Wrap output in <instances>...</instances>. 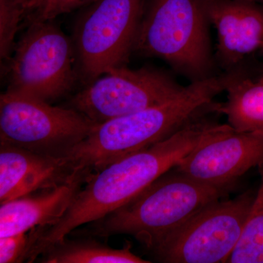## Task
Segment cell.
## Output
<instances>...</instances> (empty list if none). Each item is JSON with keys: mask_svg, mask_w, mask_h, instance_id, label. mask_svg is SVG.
<instances>
[{"mask_svg": "<svg viewBox=\"0 0 263 263\" xmlns=\"http://www.w3.org/2000/svg\"><path fill=\"white\" fill-rule=\"evenodd\" d=\"M34 232L0 238V262H22L28 258L34 245Z\"/></svg>", "mask_w": 263, "mask_h": 263, "instance_id": "cell-19", "label": "cell"}, {"mask_svg": "<svg viewBox=\"0 0 263 263\" xmlns=\"http://www.w3.org/2000/svg\"><path fill=\"white\" fill-rule=\"evenodd\" d=\"M145 0H95L74 27L79 80L86 85L125 66L133 51Z\"/></svg>", "mask_w": 263, "mask_h": 263, "instance_id": "cell-7", "label": "cell"}, {"mask_svg": "<svg viewBox=\"0 0 263 263\" xmlns=\"http://www.w3.org/2000/svg\"><path fill=\"white\" fill-rule=\"evenodd\" d=\"M52 21L29 23L4 68L7 91L51 103L79 80L72 41Z\"/></svg>", "mask_w": 263, "mask_h": 263, "instance_id": "cell-5", "label": "cell"}, {"mask_svg": "<svg viewBox=\"0 0 263 263\" xmlns=\"http://www.w3.org/2000/svg\"><path fill=\"white\" fill-rule=\"evenodd\" d=\"M93 174L80 167L67 182L1 204L0 238L53 226L60 221Z\"/></svg>", "mask_w": 263, "mask_h": 263, "instance_id": "cell-13", "label": "cell"}, {"mask_svg": "<svg viewBox=\"0 0 263 263\" xmlns=\"http://www.w3.org/2000/svg\"><path fill=\"white\" fill-rule=\"evenodd\" d=\"M226 91L227 101L214 103V111L224 114L235 132L263 134V78L250 77L235 69Z\"/></svg>", "mask_w": 263, "mask_h": 263, "instance_id": "cell-14", "label": "cell"}, {"mask_svg": "<svg viewBox=\"0 0 263 263\" xmlns=\"http://www.w3.org/2000/svg\"><path fill=\"white\" fill-rule=\"evenodd\" d=\"M262 49H263V45H262Z\"/></svg>", "mask_w": 263, "mask_h": 263, "instance_id": "cell-21", "label": "cell"}, {"mask_svg": "<svg viewBox=\"0 0 263 263\" xmlns=\"http://www.w3.org/2000/svg\"><path fill=\"white\" fill-rule=\"evenodd\" d=\"M45 263H148L129 248L117 249L95 240H67L52 246L42 254Z\"/></svg>", "mask_w": 263, "mask_h": 263, "instance_id": "cell-15", "label": "cell"}, {"mask_svg": "<svg viewBox=\"0 0 263 263\" xmlns=\"http://www.w3.org/2000/svg\"><path fill=\"white\" fill-rule=\"evenodd\" d=\"M230 73L194 81L165 103L99 124L67 157L78 167L97 173L164 141L205 112L213 111V100L226 91Z\"/></svg>", "mask_w": 263, "mask_h": 263, "instance_id": "cell-2", "label": "cell"}, {"mask_svg": "<svg viewBox=\"0 0 263 263\" xmlns=\"http://www.w3.org/2000/svg\"><path fill=\"white\" fill-rule=\"evenodd\" d=\"M245 1L254 2L257 3H263V0H245Z\"/></svg>", "mask_w": 263, "mask_h": 263, "instance_id": "cell-20", "label": "cell"}, {"mask_svg": "<svg viewBox=\"0 0 263 263\" xmlns=\"http://www.w3.org/2000/svg\"><path fill=\"white\" fill-rule=\"evenodd\" d=\"M29 1L0 0V57L3 65L11 57L15 34L22 18L27 15Z\"/></svg>", "mask_w": 263, "mask_h": 263, "instance_id": "cell-17", "label": "cell"}, {"mask_svg": "<svg viewBox=\"0 0 263 263\" xmlns=\"http://www.w3.org/2000/svg\"><path fill=\"white\" fill-rule=\"evenodd\" d=\"M183 88L157 69L122 66L86 85L71 100L70 108L100 124L165 103Z\"/></svg>", "mask_w": 263, "mask_h": 263, "instance_id": "cell-9", "label": "cell"}, {"mask_svg": "<svg viewBox=\"0 0 263 263\" xmlns=\"http://www.w3.org/2000/svg\"><path fill=\"white\" fill-rule=\"evenodd\" d=\"M262 165L263 134L238 133L222 124L174 168L202 182L230 185L249 170Z\"/></svg>", "mask_w": 263, "mask_h": 263, "instance_id": "cell-10", "label": "cell"}, {"mask_svg": "<svg viewBox=\"0 0 263 263\" xmlns=\"http://www.w3.org/2000/svg\"><path fill=\"white\" fill-rule=\"evenodd\" d=\"M258 171L260 185L240 239L226 262L263 263V165Z\"/></svg>", "mask_w": 263, "mask_h": 263, "instance_id": "cell-16", "label": "cell"}, {"mask_svg": "<svg viewBox=\"0 0 263 263\" xmlns=\"http://www.w3.org/2000/svg\"><path fill=\"white\" fill-rule=\"evenodd\" d=\"M79 168L69 157L43 155L0 143V204L63 184Z\"/></svg>", "mask_w": 263, "mask_h": 263, "instance_id": "cell-11", "label": "cell"}, {"mask_svg": "<svg viewBox=\"0 0 263 263\" xmlns=\"http://www.w3.org/2000/svg\"><path fill=\"white\" fill-rule=\"evenodd\" d=\"M98 125L74 108L7 91L0 96V143L67 157Z\"/></svg>", "mask_w": 263, "mask_h": 263, "instance_id": "cell-6", "label": "cell"}, {"mask_svg": "<svg viewBox=\"0 0 263 263\" xmlns=\"http://www.w3.org/2000/svg\"><path fill=\"white\" fill-rule=\"evenodd\" d=\"M210 24L203 0H145L133 51L203 80L214 76Z\"/></svg>", "mask_w": 263, "mask_h": 263, "instance_id": "cell-4", "label": "cell"}, {"mask_svg": "<svg viewBox=\"0 0 263 263\" xmlns=\"http://www.w3.org/2000/svg\"><path fill=\"white\" fill-rule=\"evenodd\" d=\"M221 125L202 116L164 141L91 174L60 221L53 226L37 228L29 262L37 259L76 228L100 221L127 203L174 168L183 157L217 133Z\"/></svg>", "mask_w": 263, "mask_h": 263, "instance_id": "cell-1", "label": "cell"}, {"mask_svg": "<svg viewBox=\"0 0 263 263\" xmlns=\"http://www.w3.org/2000/svg\"><path fill=\"white\" fill-rule=\"evenodd\" d=\"M169 171L98 221L94 234L133 235L152 249L199 211L228 195L235 185L202 182L176 169Z\"/></svg>", "mask_w": 263, "mask_h": 263, "instance_id": "cell-3", "label": "cell"}, {"mask_svg": "<svg viewBox=\"0 0 263 263\" xmlns=\"http://www.w3.org/2000/svg\"><path fill=\"white\" fill-rule=\"evenodd\" d=\"M95 0H30L27 10L29 23L51 21L59 15L70 13Z\"/></svg>", "mask_w": 263, "mask_h": 263, "instance_id": "cell-18", "label": "cell"}, {"mask_svg": "<svg viewBox=\"0 0 263 263\" xmlns=\"http://www.w3.org/2000/svg\"><path fill=\"white\" fill-rule=\"evenodd\" d=\"M256 194L213 202L164 236L152 249L167 263L226 262L238 243Z\"/></svg>", "mask_w": 263, "mask_h": 263, "instance_id": "cell-8", "label": "cell"}, {"mask_svg": "<svg viewBox=\"0 0 263 263\" xmlns=\"http://www.w3.org/2000/svg\"><path fill=\"white\" fill-rule=\"evenodd\" d=\"M208 18L217 32L218 60L230 71L262 48L263 8L245 0H203Z\"/></svg>", "mask_w": 263, "mask_h": 263, "instance_id": "cell-12", "label": "cell"}]
</instances>
